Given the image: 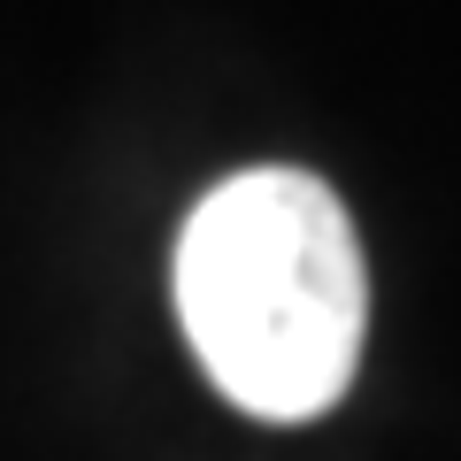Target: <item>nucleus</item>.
<instances>
[{
    "label": "nucleus",
    "instance_id": "nucleus-1",
    "mask_svg": "<svg viewBox=\"0 0 461 461\" xmlns=\"http://www.w3.org/2000/svg\"><path fill=\"white\" fill-rule=\"evenodd\" d=\"M177 315L230 408L308 423L354 384L369 269L354 215L308 169L223 177L177 239Z\"/></svg>",
    "mask_w": 461,
    "mask_h": 461
}]
</instances>
